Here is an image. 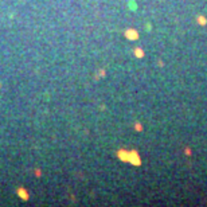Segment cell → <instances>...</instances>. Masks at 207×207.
Returning <instances> with one entry per match:
<instances>
[{
	"label": "cell",
	"mask_w": 207,
	"mask_h": 207,
	"mask_svg": "<svg viewBox=\"0 0 207 207\" xmlns=\"http://www.w3.org/2000/svg\"><path fill=\"white\" fill-rule=\"evenodd\" d=\"M198 23H199V24H202V26H204V24L207 23V20L204 19L203 16H199V18H198Z\"/></svg>",
	"instance_id": "1"
}]
</instances>
